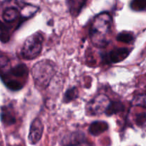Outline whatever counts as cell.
<instances>
[{
	"instance_id": "9",
	"label": "cell",
	"mask_w": 146,
	"mask_h": 146,
	"mask_svg": "<svg viewBox=\"0 0 146 146\" xmlns=\"http://www.w3.org/2000/svg\"><path fill=\"white\" fill-rule=\"evenodd\" d=\"M1 120L5 125H12L16 123V117L10 108L2 107L1 111Z\"/></svg>"
},
{
	"instance_id": "6",
	"label": "cell",
	"mask_w": 146,
	"mask_h": 146,
	"mask_svg": "<svg viewBox=\"0 0 146 146\" xmlns=\"http://www.w3.org/2000/svg\"><path fill=\"white\" fill-rule=\"evenodd\" d=\"M44 130V125L40 119L36 118L33 120L29 129L28 140L30 144L35 145L42 138Z\"/></svg>"
},
{
	"instance_id": "5",
	"label": "cell",
	"mask_w": 146,
	"mask_h": 146,
	"mask_svg": "<svg viewBox=\"0 0 146 146\" xmlns=\"http://www.w3.org/2000/svg\"><path fill=\"white\" fill-rule=\"evenodd\" d=\"M130 51L127 48H116L112 50L109 52L105 53L102 55V61L107 64L117 63L123 61L130 54Z\"/></svg>"
},
{
	"instance_id": "20",
	"label": "cell",
	"mask_w": 146,
	"mask_h": 146,
	"mask_svg": "<svg viewBox=\"0 0 146 146\" xmlns=\"http://www.w3.org/2000/svg\"><path fill=\"white\" fill-rule=\"evenodd\" d=\"M6 86L8 89L13 91H17L23 88V85L16 80H10L6 82Z\"/></svg>"
},
{
	"instance_id": "2",
	"label": "cell",
	"mask_w": 146,
	"mask_h": 146,
	"mask_svg": "<svg viewBox=\"0 0 146 146\" xmlns=\"http://www.w3.org/2000/svg\"><path fill=\"white\" fill-rule=\"evenodd\" d=\"M56 73V67L52 61L43 60L32 67V75L36 86L40 89L46 88Z\"/></svg>"
},
{
	"instance_id": "14",
	"label": "cell",
	"mask_w": 146,
	"mask_h": 146,
	"mask_svg": "<svg viewBox=\"0 0 146 146\" xmlns=\"http://www.w3.org/2000/svg\"><path fill=\"white\" fill-rule=\"evenodd\" d=\"M38 10V8L36 7L33 6L31 5H26L22 7V19L21 21H24L27 19H29V17L33 16L36 12Z\"/></svg>"
},
{
	"instance_id": "3",
	"label": "cell",
	"mask_w": 146,
	"mask_h": 146,
	"mask_svg": "<svg viewBox=\"0 0 146 146\" xmlns=\"http://www.w3.org/2000/svg\"><path fill=\"white\" fill-rule=\"evenodd\" d=\"M44 39L40 32H36L28 36L21 50V56L27 60L36 58L41 53Z\"/></svg>"
},
{
	"instance_id": "23",
	"label": "cell",
	"mask_w": 146,
	"mask_h": 146,
	"mask_svg": "<svg viewBox=\"0 0 146 146\" xmlns=\"http://www.w3.org/2000/svg\"><path fill=\"white\" fill-rule=\"evenodd\" d=\"M70 146H91V145L88 142L84 141V142H82V143H77V144L72 145H70Z\"/></svg>"
},
{
	"instance_id": "21",
	"label": "cell",
	"mask_w": 146,
	"mask_h": 146,
	"mask_svg": "<svg viewBox=\"0 0 146 146\" xmlns=\"http://www.w3.org/2000/svg\"><path fill=\"white\" fill-rule=\"evenodd\" d=\"M135 123L137 125H143L146 123V113H137L135 116Z\"/></svg>"
},
{
	"instance_id": "8",
	"label": "cell",
	"mask_w": 146,
	"mask_h": 146,
	"mask_svg": "<svg viewBox=\"0 0 146 146\" xmlns=\"http://www.w3.org/2000/svg\"><path fill=\"white\" fill-rule=\"evenodd\" d=\"M88 0H67L69 10L74 17H78L85 7Z\"/></svg>"
},
{
	"instance_id": "11",
	"label": "cell",
	"mask_w": 146,
	"mask_h": 146,
	"mask_svg": "<svg viewBox=\"0 0 146 146\" xmlns=\"http://www.w3.org/2000/svg\"><path fill=\"white\" fill-rule=\"evenodd\" d=\"M124 105L121 102L113 101V102H110L109 105H108L105 113L108 116H111L113 115H115L119 113H121V112L124 110Z\"/></svg>"
},
{
	"instance_id": "13",
	"label": "cell",
	"mask_w": 146,
	"mask_h": 146,
	"mask_svg": "<svg viewBox=\"0 0 146 146\" xmlns=\"http://www.w3.org/2000/svg\"><path fill=\"white\" fill-rule=\"evenodd\" d=\"M9 72L16 78H24L28 75V69L25 64H19L11 69Z\"/></svg>"
},
{
	"instance_id": "1",
	"label": "cell",
	"mask_w": 146,
	"mask_h": 146,
	"mask_svg": "<svg viewBox=\"0 0 146 146\" xmlns=\"http://www.w3.org/2000/svg\"><path fill=\"white\" fill-rule=\"evenodd\" d=\"M113 20L108 12H102L97 15L91 25L90 36L92 44L97 47H105L110 40L108 36L111 32Z\"/></svg>"
},
{
	"instance_id": "12",
	"label": "cell",
	"mask_w": 146,
	"mask_h": 146,
	"mask_svg": "<svg viewBox=\"0 0 146 146\" xmlns=\"http://www.w3.org/2000/svg\"><path fill=\"white\" fill-rule=\"evenodd\" d=\"M19 10L15 7H8L4 11L3 19L5 22H12L19 17Z\"/></svg>"
},
{
	"instance_id": "15",
	"label": "cell",
	"mask_w": 146,
	"mask_h": 146,
	"mask_svg": "<svg viewBox=\"0 0 146 146\" xmlns=\"http://www.w3.org/2000/svg\"><path fill=\"white\" fill-rule=\"evenodd\" d=\"M10 39L9 29L5 24L0 21V41L3 43H7Z\"/></svg>"
},
{
	"instance_id": "19",
	"label": "cell",
	"mask_w": 146,
	"mask_h": 146,
	"mask_svg": "<svg viewBox=\"0 0 146 146\" xmlns=\"http://www.w3.org/2000/svg\"><path fill=\"white\" fill-rule=\"evenodd\" d=\"M132 104L135 106H140L146 108V94L137 95L133 100Z\"/></svg>"
},
{
	"instance_id": "16",
	"label": "cell",
	"mask_w": 146,
	"mask_h": 146,
	"mask_svg": "<svg viewBox=\"0 0 146 146\" xmlns=\"http://www.w3.org/2000/svg\"><path fill=\"white\" fill-rule=\"evenodd\" d=\"M79 92L78 90L76 88H71L66 91L64 96V102H70L72 100H75V99L78 98Z\"/></svg>"
},
{
	"instance_id": "18",
	"label": "cell",
	"mask_w": 146,
	"mask_h": 146,
	"mask_svg": "<svg viewBox=\"0 0 146 146\" xmlns=\"http://www.w3.org/2000/svg\"><path fill=\"white\" fill-rule=\"evenodd\" d=\"M130 7L135 11L143 10L146 8V0H133L130 3Z\"/></svg>"
},
{
	"instance_id": "7",
	"label": "cell",
	"mask_w": 146,
	"mask_h": 146,
	"mask_svg": "<svg viewBox=\"0 0 146 146\" xmlns=\"http://www.w3.org/2000/svg\"><path fill=\"white\" fill-rule=\"evenodd\" d=\"M84 141H86L85 134L82 132L77 131L66 135L62 140V145L64 146H70Z\"/></svg>"
},
{
	"instance_id": "10",
	"label": "cell",
	"mask_w": 146,
	"mask_h": 146,
	"mask_svg": "<svg viewBox=\"0 0 146 146\" xmlns=\"http://www.w3.org/2000/svg\"><path fill=\"white\" fill-rule=\"evenodd\" d=\"M109 127L108 123L105 121H95L89 127V133L92 135L98 136L105 133Z\"/></svg>"
},
{
	"instance_id": "4",
	"label": "cell",
	"mask_w": 146,
	"mask_h": 146,
	"mask_svg": "<svg viewBox=\"0 0 146 146\" xmlns=\"http://www.w3.org/2000/svg\"><path fill=\"white\" fill-rule=\"evenodd\" d=\"M110 101L108 97L105 95H98L91 100L88 104L87 110L91 115H98L105 113Z\"/></svg>"
},
{
	"instance_id": "17",
	"label": "cell",
	"mask_w": 146,
	"mask_h": 146,
	"mask_svg": "<svg viewBox=\"0 0 146 146\" xmlns=\"http://www.w3.org/2000/svg\"><path fill=\"white\" fill-rule=\"evenodd\" d=\"M117 40L121 42L126 43V44H130L134 40V36L130 32H123L117 35Z\"/></svg>"
},
{
	"instance_id": "24",
	"label": "cell",
	"mask_w": 146,
	"mask_h": 146,
	"mask_svg": "<svg viewBox=\"0 0 146 146\" xmlns=\"http://www.w3.org/2000/svg\"><path fill=\"white\" fill-rule=\"evenodd\" d=\"M14 1H15V2H17V3L19 4L21 3V2H23V0H14Z\"/></svg>"
},
{
	"instance_id": "22",
	"label": "cell",
	"mask_w": 146,
	"mask_h": 146,
	"mask_svg": "<svg viewBox=\"0 0 146 146\" xmlns=\"http://www.w3.org/2000/svg\"><path fill=\"white\" fill-rule=\"evenodd\" d=\"M9 65V61L7 57H4V56L0 57V69L3 70V69L7 68Z\"/></svg>"
}]
</instances>
